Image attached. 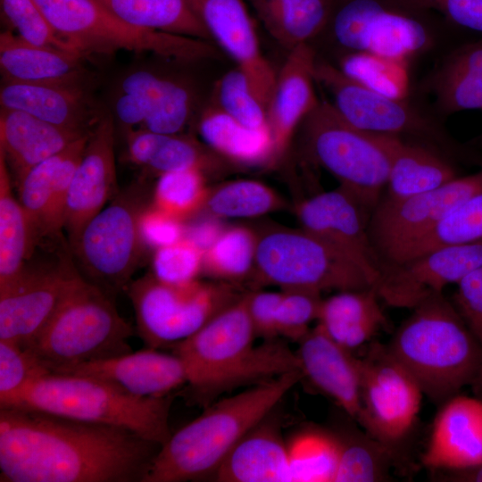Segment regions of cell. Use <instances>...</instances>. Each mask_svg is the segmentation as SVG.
<instances>
[{
  "label": "cell",
  "instance_id": "obj_1",
  "mask_svg": "<svg viewBox=\"0 0 482 482\" xmlns=\"http://www.w3.org/2000/svg\"><path fill=\"white\" fill-rule=\"evenodd\" d=\"M160 447L121 428L0 408L1 482H143Z\"/></svg>",
  "mask_w": 482,
  "mask_h": 482
},
{
  "label": "cell",
  "instance_id": "obj_2",
  "mask_svg": "<svg viewBox=\"0 0 482 482\" xmlns=\"http://www.w3.org/2000/svg\"><path fill=\"white\" fill-rule=\"evenodd\" d=\"M245 294L170 347L187 371L185 396L189 404L205 408L224 393L300 370L296 353L280 339L255 345Z\"/></svg>",
  "mask_w": 482,
  "mask_h": 482
},
{
  "label": "cell",
  "instance_id": "obj_3",
  "mask_svg": "<svg viewBox=\"0 0 482 482\" xmlns=\"http://www.w3.org/2000/svg\"><path fill=\"white\" fill-rule=\"evenodd\" d=\"M303 378L293 370L215 401L161 445L143 482L211 478L237 443Z\"/></svg>",
  "mask_w": 482,
  "mask_h": 482
},
{
  "label": "cell",
  "instance_id": "obj_4",
  "mask_svg": "<svg viewBox=\"0 0 482 482\" xmlns=\"http://www.w3.org/2000/svg\"><path fill=\"white\" fill-rule=\"evenodd\" d=\"M411 310L386 346L423 394L445 400L475 385L482 374V344L456 306L442 293Z\"/></svg>",
  "mask_w": 482,
  "mask_h": 482
},
{
  "label": "cell",
  "instance_id": "obj_5",
  "mask_svg": "<svg viewBox=\"0 0 482 482\" xmlns=\"http://www.w3.org/2000/svg\"><path fill=\"white\" fill-rule=\"evenodd\" d=\"M174 395L138 397L96 378L51 371L1 396L0 408L121 428L162 445L171 435L169 417Z\"/></svg>",
  "mask_w": 482,
  "mask_h": 482
},
{
  "label": "cell",
  "instance_id": "obj_6",
  "mask_svg": "<svg viewBox=\"0 0 482 482\" xmlns=\"http://www.w3.org/2000/svg\"><path fill=\"white\" fill-rule=\"evenodd\" d=\"M449 27L410 0H334L320 37L328 38L338 56L370 53L409 63L436 49Z\"/></svg>",
  "mask_w": 482,
  "mask_h": 482
},
{
  "label": "cell",
  "instance_id": "obj_7",
  "mask_svg": "<svg viewBox=\"0 0 482 482\" xmlns=\"http://www.w3.org/2000/svg\"><path fill=\"white\" fill-rule=\"evenodd\" d=\"M314 76L338 114L366 132L431 149L457 165L482 166V154L458 142L442 118L407 98L380 95L346 77L336 64L317 58Z\"/></svg>",
  "mask_w": 482,
  "mask_h": 482
},
{
  "label": "cell",
  "instance_id": "obj_8",
  "mask_svg": "<svg viewBox=\"0 0 482 482\" xmlns=\"http://www.w3.org/2000/svg\"><path fill=\"white\" fill-rule=\"evenodd\" d=\"M136 329L113 297L81 277L42 331L24 348L51 371L131 352Z\"/></svg>",
  "mask_w": 482,
  "mask_h": 482
},
{
  "label": "cell",
  "instance_id": "obj_9",
  "mask_svg": "<svg viewBox=\"0 0 482 482\" xmlns=\"http://www.w3.org/2000/svg\"><path fill=\"white\" fill-rule=\"evenodd\" d=\"M297 132L305 162L330 173L372 212L388 179L389 137L353 126L327 99H320Z\"/></svg>",
  "mask_w": 482,
  "mask_h": 482
},
{
  "label": "cell",
  "instance_id": "obj_10",
  "mask_svg": "<svg viewBox=\"0 0 482 482\" xmlns=\"http://www.w3.org/2000/svg\"><path fill=\"white\" fill-rule=\"evenodd\" d=\"M53 29L84 58L118 51L182 62L218 57L210 41L134 27L99 0H35Z\"/></svg>",
  "mask_w": 482,
  "mask_h": 482
},
{
  "label": "cell",
  "instance_id": "obj_11",
  "mask_svg": "<svg viewBox=\"0 0 482 482\" xmlns=\"http://www.w3.org/2000/svg\"><path fill=\"white\" fill-rule=\"evenodd\" d=\"M257 237L256 283L319 293L375 287L351 258L302 228H270L257 233Z\"/></svg>",
  "mask_w": 482,
  "mask_h": 482
},
{
  "label": "cell",
  "instance_id": "obj_12",
  "mask_svg": "<svg viewBox=\"0 0 482 482\" xmlns=\"http://www.w3.org/2000/svg\"><path fill=\"white\" fill-rule=\"evenodd\" d=\"M126 290L136 332L145 347L154 349L170 348L190 337L245 293L222 281L168 284L152 273L131 281Z\"/></svg>",
  "mask_w": 482,
  "mask_h": 482
},
{
  "label": "cell",
  "instance_id": "obj_13",
  "mask_svg": "<svg viewBox=\"0 0 482 482\" xmlns=\"http://www.w3.org/2000/svg\"><path fill=\"white\" fill-rule=\"evenodd\" d=\"M142 198L140 183L120 193L71 244L82 277L112 297L127 289L145 249L138 232Z\"/></svg>",
  "mask_w": 482,
  "mask_h": 482
},
{
  "label": "cell",
  "instance_id": "obj_14",
  "mask_svg": "<svg viewBox=\"0 0 482 482\" xmlns=\"http://www.w3.org/2000/svg\"><path fill=\"white\" fill-rule=\"evenodd\" d=\"M361 412L365 432L395 450L411 430L423 392L386 345L371 344L360 359Z\"/></svg>",
  "mask_w": 482,
  "mask_h": 482
},
{
  "label": "cell",
  "instance_id": "obj_15",
  "mask_svg": "<svg viewBox=\"0 0 482 482\" xmlns=\"http://www.w3.org/2000/svg\"><path fill=\"white\" fill-rule=\"evenodd\" d=\"M111 104L112 116L123 133L145 129L182 134L195 117L197 97L183 78L137 68L119 79Z\"/></svg>",
  "mask_w": 482,
  "mask_h": 482
},
{
  "label": "cell",
  "instance_id": "obj_16",
  "mask_svg": "<svg viewBox=\"0 0 482 482\" xmlns=\"http://www.w3.org/2000/svg\"><path fill=\"white\" fill-rule=\"evenodd\" d=\"M482 192V166L433 190L395 202L380 199L369 220L371 244L382 264L394 251L418 237L456 205Z\"/></svg>",
  "mask_w": 482,
  "mask_h": 482
},
{
  "label": "cell",
  "instance_id": "obj_17",
  "mask_svg": "<svg viewBox=\"0 0 482 482\" xmlns=\"http://www.w3.org/2000/svg\"><path fill=\"white\" fill-rule=\"evenodd\" d=\"M81 277L69 260L43 268L26 266L15 280L0 287V340L26 346Z\"/></svg>",
  "mask_w": 482,
  "mask_h": 482
},
{
  "label": "cell",
  "instance_id": "obj_18",
  "mask_svg": "<svg viewBox=\"0 0 482 482\" xmlns=\"http://www.w3.org/2000/svg\"><path fill=\"white\" fill-rule=\"evenodd\" d=\"M482 265V242L449 245L386 266L376 290L387 305L412 309Z\"/></svg>",
  "mask_w": 482,
  "mask_h": 482
},
{
  "label": "cell",
  "instance_id": "obj_19",
  "mask_svg": "<svg viewBox=\"0 0 482 482\" xmlns=\"http://www.w3.org/2000/svg\"><path fill=\"white\" fill-rule=\"evenodd\" d=\"M370 214L353 194L340 186L303 200L296 208L301 228L351 258L376 288L381 276V262L369 235Z\"/></svg>",
  "mask_w": 482,
  "mask_h": 482
},
{
  "label": "cell",
  "instance_id": "obj_20",
  "mask_svg": "<svg viewBox=\"0 0 482 482\" xmlns=\"http://www.w3.org/2000/svg\"><path fill=\"white\" fill-rule=\"evenodd\" d=\"M214 41L241 70L269 109L277 73L262 54L245 0H188Z\"/></svg>",
  "mask_w": 482,
  "mask_h": 482
},
{
  "label": "cell",
  "instance_id": "obj_21",
  "mask_svg": "<svg viewBox=\"0 0 482 482\" xmlns=\"http://www.w3.org/2000/svg\"><path fill=\"white\" fill-rule=\"evenodd\" d=\"M115 122L104 114L91 130L71 182L64 228L72 244L84 226L116 196Z\"/></svg>",
  "mask_w": 482,
  "mask_h": 482
},
{
  "label": "cell",
  "instance_id": "obj_22",
  "mask_svg": "<svg viewBox=\"0 0 482 482\" xmlns=\"http://www.w3.org/2000/svg\"><path fill=\"white\" fill-rule=\"evenodd\" d=\"M89 134L34 166L16 185L38 241L62 234L71 182Z\"/></svg>",
  "mask_w": 482,
  "mask_h": 482
},
{
  "label": "cell",
  "instance_id": "obj_23",
  "mask_svg": "<svg viewBox=\"0 0 482 482\" xmlns=\"http://www.w3.org/2000/svg\"><path fill=\"white\" fill-rule=\"evenodd\" d=\"M54 372L96 378L138 397L167 396L187 381L179 356L150 347Z\"/></svg>",
  "mask_w": 482,
  "mask_h": 482
},
{
  "label": "cell",
  "instance_id": "obj_24",
  "mask_svg": "<svg viewBox=\"0 0 482 482\" xmlns=\"http://www.w3.org/2000/svg\"><path fill=\"white\" fill-rule=\"evenodd\" d=\"M317 53L311 44L288 51L277 73L268 114L274 140L275 164L287 151L303 120L320 102L315 91Z\"/></svg>",
  "mask_w": 482,
  "mask_h": 482
},
{
  "label": "cell",
  "instance_id": "obj_25",
  "mask_svg": "<svg viewBox=\"0 0 482 482\" xmlns=\"http://www.w3.org/2000/svg\"><path fill=\"white\" fill-rule=\"evenodd\" d=\"M424 466L438 470H460L482 464V400L453 395L438 411Z\"/></svg>",
  "mask_w": 482,
  "mask_h": 482
},
{
  "label": "cell",
  "instance_id": "obj_26",
  "mask_svg": "<svg viewBox=\"0 0 482 482\" xmlns=\"http://www.w3.org/2000/svg\"><path fill=\"white\" fill-rule=\"evenodd\" d=\"M298 344L295 353L303 378L357 421L361 412L360 359L333 340L319 324Z\"/></svg>",
  "mask_w": 482,
  "mask_h": 482
},
{
  "label": "cell",
  "instance_id": "obj_27",
  "mask_svg": "<svg viewBox=\"0 0 482 482\" xmlns=\"http://www.w3.org/2000/svg\"><path fill=\"white\" fill-rule=\"evenodd\" d=\"M0 106L81 134H89L103 115L88 87L1 80Z\"/></svg>",
  "mask_w": 482,
  "mask_h": 482
},
{
  "label": "cell",
  "instance_id": "obj_28",
  "mask_svg": "<svg viewBox=\"0 0 482 482\" xmlns=\"http://www.w3.org/2000/svg\"><path fill=\"white\" fill-rule=\"evenodd\" d=\"M79 54L24 41L7 29L0 34L3 81L88 87L90 71Z\"/></svg>",
  "mask_w": 482,
  "mask_h": 482
},
{
  "label": "cell",
  "instance_id": "obj_29",
  "mask_svg": "<svg viewBox=\"0 0 482 482\" xmlns=\"http://www.w3.org/2000/svg\"><path fill=\"white\" fill-rule=\"evenodd\" d=\"M420 89L439 117L482 111V38L453 48L436 62Z\"/></svg>",
  "mask_w": 482,
  "mask_h": 482
},
{
  "label": "cell",
  "instance_id": "obj_30",
  "mask_svg": "<svg viewBox=\"0 0 482 482\" xmlns=\"http://www.w3.org/2000/svg\"><path fill=\"white\" fill-rule=\"evenodd\" d=\"M272 412L237 443L212 476V480L291 482L287 441Z\"/></svg>",
  "mask_w": 482,
  "mask_h": 482
},
{
  "label": "cell",
  "instance_id": "obj_31",
  "mask_svg": "<svg viewBox=\"0 0 482 482\" xmlns=\"http://www.w3.org/2000/svg\"><path fill=\"white\" fill-rule=\"evenodd\" d=\"M86 135L19 110L0 108V154L15 185L34 166Z\"/></svg>",
  "mask_w": 482,
  "mask_h": 482
},
{
  "label": "cell",
  "instance_id": "obj_32",
  "mask_svg": "<svg viewBox=\"0 0 482 482\" xmlns=\"http://www.w3.org/2000/svg\"><path fill=\"white\" fill-rule=\"evenodd\" d=\"M123 134L129 160L158 176L187 169H197L207 175L225 171L233 165L201 140L185 133L159 134L131 129Z\"/></svg>",
  "mask_w": 482,
  "mask_h": 482
},
{
  "label": "cell",
  "instance_id": "obj_33",
  "mask_svg": "<svg viewBox=\"0 0 482 482\" xmlns=\"http://www.w3.org/2000/svg\"><path fill=\"white\" fill-rule=\"evenodd\" d=\"M196 130L209 148L233 165L273 164L270 129H253L209 103L200 112Z\"/></svg>",
  "mask_w": 482,
  "mask_h": 482
},
{
  "label": "cell",
  "instance_id": "obj_34",
  "mask_svg": "<svg viewBox=\"0 0 482 482\" xmlns=\"http://www.w3.org/2000/svg\"><path fill=\"white\" fill-rule=\"evenodd\" d=\"M379 299L375 287L338 291L322 300L318 324L333 340L353 352L387 326Z\"/></svg>",
  "mask_w": 482,
  "mask_h": 482
},
{
  "label": "cell",
  "instance_id": "obj_35",
  "mask_svg": "<svg viewBox=\"0 0 482 482\" xmlns=\"http://www.w3.org/2000/svg\"><path fill=\"white\" fill-rule=\"evenodd\" d=\"M390 170L380 199L403 200L459 176L457 164L427 147L389 137Z\"/></svg>",
  "mask_w": 482,
  "mask_h": 482
},
{
  "label": "cell",
  "instance_id": "obj_36",
  "mask_svg": "<svg viewBox=\"0 0 482 482\" xmlns=\"http://www.w3.org/2000/svg\"><path fill=\"white\" fill-rule=\"evenodd\" d=\"M268 33L285 49L320 37L334 0H249Z\"/></svg>",
  "mask_w": 482,
  "mask_h": 482
},
{
  "label": "cell",
  "instance_id": "obj_37",
  "mask_svg": "<svg viewBox=\"0 0 482 482\" xmlns=\"http://www.w3.org/2000/svg\"><path fill=\"white\" fill-rule=\"evenodd\" d=\"M12 180L0 154V287L22 273L39 242L25 210L13 194Z\"/></svg>",
  "mask_w": 482,
  "mask_h": 482
},
{
  "label": "cell",
  "instance_id": "obj_38",
  "mask_svg": "<svg viewBox=\"0 0 482 482\" xmlns=\"http://www.w3.org/2000/svg\"><path fill=\"white\" fill-rule=\"evenodd\" d=\"M482 242V192L452 209L428 230L388 255L382 270L433 250L449 245Z\"/></svg>",
  "mask_w": 482,
  "mask_h": 482
},
{
  "label": "cell",
  "instance_id": "obj_39",
  "mask_svg": "<svg viewBox=\"0 0 482 482\" xmlns=\"http://www.w3.org/2000/svg\"><path fill=\"white\" fill-rule=\"evenodd\" d=\"M99 1L134 27L212 41L188 0Z\"/></svg>",
  "mask_w": 482,
  "mask_h": 482
},
{
  "label": "cell",
  "instance_id": "obj_40",
  "mask_svg": "<svg viewBox=\"0 0 482 482\" xmlns=\"http://www.w3.org/2000/svg\"><path fill=\"white\" fill-rule=\"evenodd\" d=\"M291 482H334L340 436L320 428H305L287 441Z\"/></svg>",
  "mask_w": 482,
  "mask_h": 482
},
{
  "label": "cell",
  "instance_id": "obj_41",
  "mask_svg": "<svg viewBox=\"0 0 482 482\" xmlns=\"http://www.w3.org/2000/svg\"><path fill=\"white\" fill-rule=\"evenodd\" d=\"M257 238V233L247 227L224 229L204 253L203 271L236 285L246 279L254 273Z\"/></svg>",
  "mask_w": 482,
  "mask_h": 482
},
{
  "label": "cell",
  "instance_id": "obj_42",
  "mask_svg": "<svg viewBox=\"0 0 482 482\" xmlns=\"http://www.w3.org/2000/svg\"><path fill=\"white\" fill-rule=\"evenodd\" d=\"M285 206L282 197L268 185L254 179L226 182L209 192L205 208L220 218H256Z\"/></svg>",
  "mask_w": 482,
  "mask_h": 482
},
{
  "label": "cell",
  "instance_id": "obj_43",
  "mask_svg": "<svg viewBox=\"0 0 482 482\" xmlns=\"http://www.w3.org/2000/svg\"><path fill=\"white\" fill-rule=\"evenodd\" d=\"M334 482H379L390 478L395 450L366 432L342 436Z\"/></svg>",
  "mask_w": 482,
  "mask_h": 482
},
{
  "label": "cell",
  "instance_id": "obj_44",
  "mask_svg": "<svg viewBox=\"0 0 482 482\" xmlns=\"http://www.w3.org/2000/svg\"><path fill=\"white\" fill-rule=\"evenodd\" d=\"M408 62L370 53H349L337 57V67L349 79L376 93L407 98Z\"/></svg>",
  "mask_w": 482,
  "mask_h": 482
},
{
  "label": "cell",
  "instance_id": "obj_45",
  "mask_svg": "<svg viewBox=\"0 0 482 482\" xmlns=\"http://www.w3.org/2000/svg\"><path fill=\"white\" fill-rule=\"evenodd\" d=\"M209 192L204 171L197 169L169 171L158 176L153 204L185 221L205 206Z\"/></svg>",
  "mask_w": 482,
  "mask_h": 482
},
{
  "label": "cell",
  "instance_id": "obj_46",
  "mask_svg": "<svg viewBox=\"0 0 482 482\" xmlns=\"http://www.w3.org/2000/svg\"><path fill=\"white\" fill-rule=\"evenodd\" d=\"M210 102L248 128L270 129L267 107L237 67L214 83Z\"/></svg>",
  "mask_w": 482,
  "mask_h": 482
},
{
  "label": "cell",
  "instance_id": "obj_47",
  "mask_svg": "<svg viewBox=\"0 0 482 482\" xmlns=\"http://www.w3.org/2000/svg\"><path fill=\"white\" fill-rule=\"evenodd\" d=\"M0 5L9 30L24 41L79 54L58 36L35 0H0Z\"/></svg>",
  "mask_w": 482,
  "mask_h": 482
},
{
  "label": "cell",
  "instance_id": "obj_48",
  "mask_svg": "<svg viewBox=\"0 0 482 482\" xmlns=\"http://www.w3.org/2000/svg\"><path fill=\"white\" fill-rule=\"evenodd\" d=\"M204 268V253L186 238L154 251L152 274L159 280L184 285L197 280Z\"/></svg>",
  "mask_w": 482,
  "mask_h": 482
},
{
  "label": "cell",
  "instance_id": "obj_49",
  "mask_svg": "<svg viewBox=\"0 0 482 482\" xmlns=\"http://www.w3.org/2000/svg\"><path fill=\"white\" fill-rule=\"evenodd\" d=\"M321 293L305 289L282 290L277 314L278 337L299 342L318 320L322 302Z\"/></svg>",
  "mask_w": 482,
  "mask_h": 482
},
{
  "label": "cell",
  "instance_id": "obj_50",
  "mask_svg": "<svg viewBox=\"0 0 482 482\" xmlns=\"http://www.w3.org/2000/svg\"><path fill=\"white\" fill-rule=\"evenodd\" d=\"M51 370L18 344L0 340V397L12 394Z\"/></svg>",
  "mask_w": 482,
  "mask_h": 482
},
{
  "label": "cell",
  "instance_id": "obj_51",
  "mask_svg": "<svg viewBox=\"0 0 482 482\" xmlns=\"http://www.w3.org/2000/svg\"><path fill=\"white\" fill-rule=\"evenodd\" d=\"M138 232L144 248L155 251L184 239L186 224L152 204L140 212Z\"/></svg>",
  "mask_w": 482,
  "mask_h": 482
},
{
  "label": "cell",
  "instance_id": "obj_52",
  "mask_svg": "<svg viewBox=\"0 0 482 482\" xmlns=\"http://www.w3.org/2000/svg\"><path fill=\"white\" fill-rule=\"evenodd\" d=\"M282 290H253L245 294L247 312L257 338L263 341L278 338L277 314Z\"/></svg>",
  "mask_w": 482,
  "mask_h": 482
},
{
  "label": "cell",
  "instance_id": "obj_53",
  "mask_svg": "<svg viewBox=\"0 0 482 482\" xmlns=\"http://www.w3.org/2000/svg\"><path fill=\"white\" fill-rule=\"evenodd\" d=\"M457 286L454 305L482 344V265L470 272Z\"/></svg>",
  "mask_w": 482,
  "mask_h": 482
},
{
  "label": "cell",
  "instance_id": "obj_54",
  "mask_svg": "<svg viewBox=\"0 0 482 482\" xmlns=\"http://www.w3.org/2000/svg\"><path fill=\"white\" fill-rule=\"evenodd\" d=\"M439 14L448 24L482 33V0H410Z\"/></svg>",
  "mask_w": 482,
  "mask_h": 482
},
{
  "label": "cell",
  "instance_id": "obj_55",
  "mask_svg": "<svg viewBox=\"0 0 482 482\" xmlns=\"http://www.w3.org/2000/svg\"><path fill=\"white\" fill-rule=\"evenodd\" d=\"M223 228L219 219L212 216L186 225L185 238L194 244L204 253L215 243Z\"/></svg>",
  "mask_w": 482,
  "mask_h": 482
},
{
  "label": "cell",
  "instance_id": "obj_56",
  "mask_svg": "<svg viewBox=\"0 0 482 482\" xmlns=\"http://www.w3.org/2000/svg\"><path fill=\"white\" fill-rule=\"evenodd\" d=\"M450 471H452L450 475L444 477L447 481L482 482V464L473 468Z\"/></svg>",
  "mask_w": 482,
  "mask_h": 482
},
{
  "label": "cell",
  "instance_id": "obj_57",
  "mask_svg": "<svg viewBox=\"0 0 482 482\" xmlns=\"http://www.w3.org/2000/svg\"><path fill=\"white\" fill-rule=\"evenodd\" d=\"M475 385L479 386V387H480L481 390H482V374L480 375L479 378H478V381L475 383Z\"/></svg>",
  "mask_w": 482,
  "mask_h": 482
},
{
  "label": "cell",
  "instance_id": "obj_58",
  "mask_svg": "<svg viewBox=\"0 0 482 482\" xmlns=\"http://www.w3.org/2000/svg\"><path fill=\"white\" fill-rule=\"evenodd\" d=\"M480 143L482 144V135H481V137H480Z\"/></svg>",
  "mask_w": 482,
  "mask_h": 482
}]
</instances>
